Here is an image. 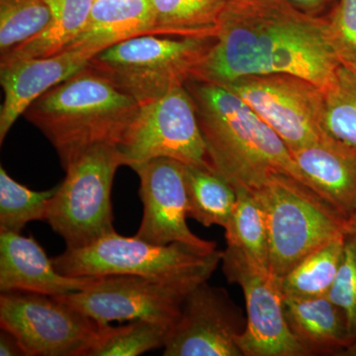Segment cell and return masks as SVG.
<instances>
[{"instance_id":"6da1fadb","label":"cell","mask_w":356,"mask_h":356,"mask_svg":"<svg viewBox=\"0 0 356 356\" xmlns=\"http://www.w3.org/2000/svg\"><path fill=\"white\" fill-rule=\"evenodd\" d=\"M339 67L324 16L301 13L287 0H229L214 44L191 79L222 86L245 76L290 74L325 92Z\"/></svg>"},{"instance_id":"7a4b0ae2","label":"cell","mask_w":356,"mask_h":356,"mask_svg":"<svg viewBox=\"0 0 356 356\" xmlns=\"http://www.w3.org/2000/svg\"><path fill=\"white\" fill-rule=\"evenodd\" d=\"M184 86L195 106L211 166L235 189L259 191L274 175H287L307 185L285 143L238 95L198 79H189Z\"/></svg>"},{"instance_id":"3957f363","label":"cell","mask_w":356,"mask_h":356,"mask_svg":"<svg viewBox=\"0 0 356 356\" xmlns=\"http://www.w3.org/2000/svg\"><path fill=\"white\" fill-rule=\"evenodd\" d=\"M139 110V103L86 65L23 115L50 140L65 168L97 145L118 147Z\"/></svg>"},{"instance_id":"277c9868","label":"cell","mask_w":356,"mask_h":356,"mask_svg":"<svg viewBox=\"0 0 356 356\" xmlns=\"http://www.w3.org/2000/svg\"><path fill=\"white\" fill-rule=\"evenodd\" d=\"M215 39L143 35L96 54L88 67L140 105L184 86Z\"/></svg>"},{"instance_id":"5b68a950","label":"cell","mask_w":356,"mask_h":356,"mask_svg":"<svg viewBox=\"0 0 356 356\" xmlns=\"http://www.w3.org/2000/svg\"><path fill=\"white\" fill-rule=\"evenodd\" d=\"M222 250L172 243L161 245L117 232L86 248L54 257L58 273L69 276L135 275L175 281L208 280L222 262Z\"/></svg>"},{"instance_id":"8992f818","label":"cell","mask_w":356,"mask_h":356,"mask_svg":"<svg viewBox=\"0 0 356 356\" xmlns=\"http://www.w3.org/2000/svg\"><path fill=\"white\" fill-rule=\"evenodd\" d=\"M255 193L266 211L269 271L280 278L314 250L343 236L350 222L310 187L274 175Z\"/></svg>"},{"instance_id":"52a82bcc","label":"cell","mask_w":356,"mask_h":356,"mask_svg":"<svg viewBox=\"0 0 356 356\" xmlns=\"http://www.w3.org/2000/svg\"><path fill=\"white\" fill-rule=\"evenodd\" d=\"M121 165L118 147L103 144L90 147L65 168V179L49 201L46 221L69 250L88 247L116 232L111 191Z\"/></svg>"},{"instance_id":"ba28073f","label":"cell","mask_w":356,"mask_h":356,"mask_svg":"<svg viewBox=\"0 0 356 356\" xmlns=\"http://www.w3.org/2000/svg\"><path fill=\"white\" fill-rule=\"evenodd\" d=\"M1 330L13 334L28 356H88L105 325L56 297L1 292Z\"/></svg>"},{"instance_id":"9c48e42d","label":"cell","mask_w":356,"mask_h":356,"mask_svg":"<svg viewBox=\"0 0 356 356\" xmlns=\"http://www.w3.org/2000/svg\"><path fill=\"white\" fill-rule=\"evenodd\" d=\"M124 165L158 158L213 170L195 106L185 86H177L140 110L118 147Z\"/></svg>"},{"instance_id":"30bf717a","label":"cell","mask_w":356,"mask_h":356,"mask_svg":"<svg viewBox=\"0 0 356 356\" xmlns=\"http://www.w3.org/2000/svg\"><path fill=\"white\" fill-rule=\"evenodd\" d=\"M203 278L166 281L135 275L99 276L81 291L56 297L102 325L125 321L175 324L185 298Z\"/></svg>"},{"instance_id":"8fae6325","label":"cell","mask_w":356,"mask_h":356,"mask_svg":"<svg viewBox=\"0 0 356 356\" xmlns=\"http://www.w3.org/2000/svg\"><path fill=\"white\" fill-rule=\"evenodd\" d=\"M238 95L285 143L296 151L325 136V91L290 74H255L222 84Z\"/></svg>"},{"instance_id":"7c38bea8","label":"cell","mask_w":356,"mask_h":356,"mask_svg":"<svg viewBox=\"0 0 356 356\" xmlns=\"http://www.w3.org/2000/svg\"><path fill=\"white\" fill-rule=\"evenodd\" d=\"M222 273L242 288L247 325L238 346L243 356H309L288 327L278 278L240 248L222 250Z\"/></svg>"},{"instance_id":"4fadbf2b","label":"cell","mask_w":356,"mask_h":356,"mask_svg":"<svg viewBox=\"0 0 356 356\" xmlns=\"http://www.w3.org/2000/svg\"><path fill=\"white\" fill-rule=\"evenodd\" d=\"M247 325L222 288L201 283L185 298L163 346L165 356H243L238 339Z\"/></svg>"},{"instance_id":"5bb4252c","label":"cell","mask_w":356,"mask_h":356,"mask_svg":"<svg viewBox=\"0 0 356 356\" xmlns=\"http://www.w3.org/2000/svg\"><path fill=\"white\" fill-rule=\"evenodd\" d=\"M132 168L140 178L139 195L144 207L137 238L154 245L181 243L202 250H216V243L199 238L187 225L184 163L158 158Z\"/></svg>"},{"instance_id":"9a60e30c","label":"cell","mask_w":356,"mask_h":356,"mask_svg":"<svg viewBox=\"0 0 356 356\" xmlns=\"http://www.w3.org/2000/svg\"><path fill=\"white\" fill-rule=\"evenodd\" d=\"M98 51L79 48L44 58H30L0 65L4 102L0 111V143L14 123L40 96L88 65Z\"/></svg>"},{"instance_id":"2e32d148","label":"cell","mask_w":356,"mask_h":356,"mask_svg":"<svg viewBox=\"0 0 356 356\" xmlns=\"http://www.w3.org/2000/svg\"><path fill=\"white\" fill-rule=\"evenodd\" d=\"M99 276L58 273L53 259L33 236L0 232V291H26L60 297L86 289Z\"/></svg>"},{"instance_id":"e0dca14e","label":"cell","mask_w":356,"mask_h":356,"mask_svg":"<svg viewBox=\"0 0 356 356\" xmlns=\"http://www.w3.org/2000/svg\"><path fill=\"white\" fill-rule=\"evenodd\" d=\"M290 153L307 186L350 221L356 212V147L325 134Z\"/></svg>"},{"instance_id":"ac0fdd59","label":"cell","mask_w":356,"mask_h":356,"mask_svg":"<svg viewBox=\"0 0 356 356\" xmlns=\"http://www.w3.org/2000/svg\"><path fill=\"white\" fill-rule=\"evenodd\" d=\"M288 327L309 356H350L353 341L343 312L329 295L313 299L283 297Z\"/></svg>"},{"instance_id":"d6986e66","label":"cell","mask_w":356,"mask_h":356,"mask_svg":"<svg viewBox=\"0 0 356 356\" xmlns=\"http://www.w3.org/2000/svg\"><path fill=\"white\" fill-rule=\"evenodd\" d=\"M143 35H156L149 0H95L86 25L65 51H96Z\"/></svg>"},{"instance_id":"ffe728a7","label":"cell","mask_w":356,"mask_h":356,"mask_svg":"<svg viewBox=\"0 0 356 356\" xmlns=\"http://www.w3.org/2000/svg\"><path fill=\"white\" fill-rule=\"evenodd\" d=\"M161 36L216 39L229 0H149Z\"/></svg>"},{"instance_id":"44dd1931","label":"cell","mask_w":356,"mask_h":356,"mask_svg":"<svg viewBox=\"0 0 356 356\" xmlns=\"http://www.w3.org/2000/svg\"><path fill=\"white\" fill-rule=\"evenodd\" d=\"M53 11L50 24L15 50L0 57V65L30 58H44L65 51L84 25L95 0H48Z\"/></svg>"},{"instance_id":"7402d4cb","label":"cell","mask_w":356,"mask_h":356,"mask_svg":"<svg viewBox=\"0 0 356 356\" xmlns=\"http://www.w3.org/2000/svg\"><path fill=\"white\" fill-rule=\"evenodd\" d=\"M344 236L314 250L278 278L282 296L297 299L327 296L343 261Z\"/></svg>"},{"instance_id":"603a6c76","label":"cell","mask_w":356,"mask_h":356,"mask_svg":"<svg viewBox=\"0 0 356 356\" xmlns=\"http://www.w3.org/2000/svg\"><path fill=\"white\" fill-rule=\"evenodd\" d=\"M188 217L204 227L226 228L236 201L235 187L213 170L185 165Z\"/></svg>"},{"instance_id":"cb8c5ba5","label":"cell","mask_w":356,"mask_h":356,"mask_svg":"<svg viewBox=\"0 0 356 356\" xmlns=\"http://www.w3.org/2000/svg\"><path fill=\"white\" fill-rule=\"evenodd\" d=\"M236 201L225 228L227 245L240 248L269 269V235L266 208L254 191L236 188Z\"/></svg>"},{"instance_id":"d4e9b609","label":"cell","mask_w":356,"mask_h":356,"mask_svg":"<svg viewBox=\"0 0 356 356\" xmlns=\"http://www.w3.org/2000/svg\"><path fill=\"white\" fill-rule=\"evenodd\" d=\"M172 327L149 321H131L127 325H105L88 356H138L163 348Z\"/></svg>"},{"instance_id":"484cf974","label":"cell","mask_w":356,"mask_h":356,"mask_svg":"<svg viewBox=\"0 0 356 356\" xmlns=\"http://www.w3.org/2000/svg\"><path fill=\"white\" fill-rule=\"evenodd\" d=\"M51 18L48 0H0V57L40 34Z\"/></svg>"},{"instance_id":"4316f807","label":"cell","mask_w":356,"mask_h":356,"mask_svg":"<svg viewBox=\"0 0 356 356\" xmlns=\"http://www.w3.org/2000/svg\"><path fill=\"white\" fill-rule=\"evenodd\" d=\"M57 186L34 191L14 180L0 166V232L20 233L26 224L46 220L50 199Z\"/></svg>"},{"instance_id":"83f0119b","label":"cell","mask_w":356,"mask_h":356,"mask_svg":"<svg viewBox=\"0 0 356 356\" xmlns=\"http://www.w3.org/2000/svg\"><path fill=\"white\" fill-rule=\"evenodd\" d=\"M323 130L356 147V76L343 67L332 88L325 92Z\"/></svg>"},{"instance_id":"f1b7e54d","label":"cell","mask_w":356,"mask_h":356,"mask_svg":"<svg viewBox=\"0 0 356 356\" xmlns=\"http://www.w3.org/2000/svg\"><path fill=\"white\" fill-rule=\"evenodd\" d=\"M325 18V33L341 67L356 76V0H339Z\"/></svg>"},{"instance_id":"f546056e","label":"cell","mask_w":356,"mask_h":356,"mask_svg":"<svg viewBox=\"0 0 356 356\" xmlns=\"http://www.w3.org/2000/svg\"><path fill=\"white\" fill-rule=\"evenodd\" d=\"M329 297L346 316L353 341L350 356H356V227L350 224L344 236L343 261Z\"/></svg>"},{"instance_id":"4dcf8cb0","label":"cell","mask_w":356,"mask_h":356,"mask_svg":"<svg viewBox=\"0 0 356 356\" xmlns=\"http://www.w3.org/2000/svg\"><path fill=\"white\" fill-rule=\"evenodd\" d=\"M293 7L308 15L322 17L336 6L339 0H287Z\"/></svg>"},{"instance_id":"1f68e13d","label":"cell","mask_w":356,"mask_h":356,"mask_svg":"<svg viewBox=\"0 0 356 356\" xmlns=\"http://www.w3.org/2000/svg\"><path fill=\"white\" fill-rule=\"evenodd\" d=\"M0 355H25L16 337L6 330H1V334H0Z\"/></svg>"},{"instance_id":"d6a6232c","label":"cell","mask_w":356,"mask_h":356,"mask_svg":"<svg viewBox=\"0 0 356 356\" xmlns=\"http://www.w3.org/2000/svg\"><path fill=\"white\" fill-rule=\"evenodd\" d=\"M348 222H350V224L353 225V226L356 227V212H355V214L353 215V216L350 218V221H348Z\"/></svg>"}]
</instances>
